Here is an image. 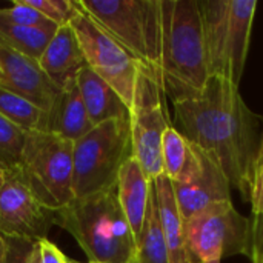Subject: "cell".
<instances>
[{
    "label": "cell",
    "instance_id": "obj_1",
    "mask_svg": "<svg viewBox=\"0 0 263 263\" xmlns=\"http://www.w3.org/2000/svg\"><path fill=\"white\" fill-rule=\"evenodd\" d=\"M174 128L208 154L223 171L231 188L250 199L251 171L259 146V123L239 86L210 77L194 96L174 100Z\"/></svg>",
    "mask_w": 263,
    "mask_h": 263
},
{
    "label": "cell",
    "instance_id": "obj_2",
    "mask_svg": "<svg viewBox=\"0 0 263 263\" xmlns=\"http://www.w3.org/2000/svg\"><path fill=\"white\" fill-rule=\"evenodd\" d=\"M199 0H160L159 80L165 96L180 100L210 79Z\"/></svg>",
    "mask_w": 263,
    "mask_h": 263
},
{
    "label": "cell",
    "instance_id": "obj_3",
    "mask_svg": "<svg viewBox=\"0 0 263 263\" xmlns=\"http://www.w3.org/2000/svg\"><path fill=\"white\" fill-rule=\"evenodd\" d=\"M51 214L54 225L77 240L89 263L136 260V237L120 206L117 185L92 196L72 199Z\"/></svg>",
    "mask_w": 263,
    "mask_h": 263
},
{
    "label": "cell",
    "instance_id": "obj_4",
    "mask_svg": "<svg viewBox=\"0 0 263 263\" xmlns=\"http://www.w3.org/2000/svg\"><path fill=\"white\" fill-rule=\"evenodd\" d=\"M210 76L240 85L248 59L256 0L199 2Z\"/></svg>",
    "mask_w": 263,
    "mask_h": 263
},
{
    "label": "cell",
    "instance_id": "obj_5",
    "mask_svg": "<svg viewBox=\"0 0 263 263\" xmlns=\"http://www.w3.org/2000/svg\"><path fill=\"white\" fill-rule=\"evenodd\" d=\"M134 154L129 117L94 126L72 143L74 199L114 188L122 166Z\"/></svg>",
    "mask_w": 263,
    "mask_h": 263
},
{
    "label": "cell",
    "instance_id": "obj_6",
    "mask_svg": "<svg viewBox=\"0 0 263 263\" xmlns=\"http://www.w3.org/2000/svg\"><path fill=\"white\" fill-rule=\"evenodd\" d=\"M77 2L100 28L159 79L160 0Z\"/></svg>",
    "mask_w": 263,
    "mask_h": 263
},
{
    "label": "cell",
    "instance_id": "obj_7",
    "mask_svg": "<svg viewBox=\"0 0 263 263\" xmlns=\"http://www.w3.org/2000/svg\"><path fill=\"white\" fill-rule=\"evenodd\" d=\"M18 166L48 211L63 208L74 199L72 142L42 131H28Z\"/></svg>",
    "mask_w": 263,
    "mask_h": 263
},
{
    "label": "cell",
    "instance_id": "obj_8",
    "mask_svg": "<svg viewBox=\"0 0 263 263\" xmlns=\"http://www.w3.org/2000/svg\"><path fill=\"white\" fill-rule=\"evenodd\" d=\"M185 223V240L194 263L222 262L225 256L250 251V217L242 216L231 200L214 203Z\"/></svg>",
    "mask_w": 263,
    "mask_h": 263
},
{
    "label": "cell",
    "instance_id": "obj_9",
    "mask_svg": "<svg viewBox=\"0 0 263 263\" xmlns=\"http://www.w3.org/2000/svg\"><path fill=\"white\" fill-rule=\"evenodd\" d=\"M134 159L149 180L163 176L162 140L171 126L166 112L165 92L159 79L145 66L140 68L133 106L129 109Z\"/></svg>",
    "mask_w": 263,
    "mask_h": 263
},
{
    "label": "cell",
    "instance_id": "obj_10",
    "mask_svg": "<svg viewBox=\"0 0 263 263\" xmlns=\"http://www.w3.org/2000/svg\"><path fill=\"white\" fill-rule=\"evenodd\" d=\"M71 18V26L76 31L86 66L103 79L131 109L136 85L142 65L103 28H100L79 5Z\"/></svg>",
    "mask_w": 263,
    "mask_h": 263
},
{
    "label": "cell",
    "instance_id": "obj_11",
    "mask_svg": "<svg viewBox=\"0 0 263 263\" xmlns=\"http://www.w3.org/2000/svg\"><path fill=\"white\" fill-rule=\"evenodd\" d=\"M52 214L31 191L20 166L3 170L0 185V234L37 242L48 239Z\"/></svg>",
    "mask_w": 263,
    "mask_h": 263
},
{
    "label": "cell",
    "instance_id": "obj_12",
    "mask_svg": "<svg viewBox=\"0 0 263 263\" xmlns=\"http://www.w3.org/2000/svg\"><path fill=\"white\" fill-rule=\"evenodd\" d=\"M0 86L26 99L43 112L48 111L60 88L45 74L39 60L0 43Z\"/></svg>",
    "mask_w": 263,
    "mask_h": 263
},
{
    "label": "cell",
    "instance_id": "obj_13",
    "mask_svg": "<svg viewBox=\"0 0 263 263\" xmlns=\"http://www.w3.org/2000/svg\"><path fill=\"white\" fill-rule=\"evenodd\" d=\"M173 191L183 222L214 203L231 200L228 179L219 165L205 153L199 176L188 183H173Z\"/></svg>",
    "mask_w": 263,
    "mask_h": 263
},
{
    "label": "cell",
    "instance_id": "obj_14",
    "mask_svg": "<svg viewBox=\"0 0 263 263\" xmlns=\"http://www.w3.org/2000/svg\"><path fill=\"white\" fill-rule=\"evenodd\" d=\"M92 128L80 97L77 79H74L60 88L51 108L43 112L37 131L54 134L74 143Z\"/></svg>",
    "mask_w": 263,
    "mask_h": 263
},
{
    "label": "cell",
    "instance_id": "obj_15",
    "mask_svg": "<svg viewBox=\"0 0 263 263\" xmlns=\"http://www.w3.org/2000/svg\"><path fill=\"white\" fill-rule=\"evenodd\" d=\"M39 63L45 74L59 88L69 80L77 79L79 72L86 68L85 54L71 23L57 28L42 57L39 59Z\"/></svg>",
    "mask_w": 263,
    "mask_h": 263
},
{
    "label": "cell",
    "instance_id": "obj_16",
    "mask_svg": "<svg viewBox=\"0 0 263 263\" xmlns=\"http://www.w3.org/2000/svg\"><path fill=\"white\" fill-rule=\"evenodd\" d=\"M151 188H153V180L148 179L140 163L134 157H131L119 173L117 196L123 214L136 237V242L145 223Z\"/></svg>",
    "mask_w": 263,
    "mask_h": 263
},
{
    "label": "cell",
    "instance_id": "obj_17",
    "mask_svg": "<svg viewBox=\"0 0 263 263\" xmlns=\"http://www.w3.org/2000/svg\"><path fill=\"white\" fill-rule=\"evenodd\" d=\"M77 86L92 126L112 119L129 117V109L119 94L88 66L79 72Z\"/></svg>",
    "mask_w": 263,
    "mask_h": 263
},
{
    "label": "cell",
    "instance_id": "obj_18",
    "mask_svg": "<svg viewBox=\"0 0 263 263\" xmlns=\"http://www.w3.org/2000/svg\"><path fill=\"white\" fill-rule=\"evenodd\" d=\"M153 186L156 191L157 210L168 248L170 263H194L186 248L185 223L174 197L173 183L165 176H160L153 180Z\"/></svg>",
    "mask_w": 263,
    "mask_h": 263
},
{
    "label": "cell",
    "instance_id": "obj_19",
    "mask_svg": "<svg viewBox=\"0 0 263 263\" xmlns=\"http://www.w3.org/2000/svg\"><path fill=\"white\" fill-rule=\"evenodd\" d=\"M203 153L186 140L173 125L165 131L162 140L163 176L171 183H188L202 171Z\"/></svg>",
    "mask_w": 263,
    "mask_h": 263
},
{
    "label": "cell",
    "instance_id": "obj_20",
    "mask_svg": "<svg viewBox=\"0 0 263 263\" xmlns=\"http://www.w3.org/2000/svg\"><path fill=\"white\" fill-rule=\"evenodd\" d=\"M136 263H170L168 248L160 225L154 186L151 188L145 223L136 242Z\"/></svg>",
    "mask_w": 263,
    "mask_h": 263
},
{
    "label": "cell",
    "instance_id": "obj_21",
    "mask_svg": "<svg viewBox=\"0 0 263 263\" xmlns=\"http://www.w3.org/2000/svg\"><path fill=\"white\" fill-rule=\"evenodd\" d=\"M54 32L55 31L15 26L0 22V43L34 60H39L42 57Z\"/></svg>",
    "mask_w": 263,
    "mask_h": 263
},
{
    "label": "cell",
    "instance_id": "obj_22",
    "mask_svg": "<svg viewBox=\"0 0 263 263\" xmlns=\"http://www.w3.org/2000/svg\"><path fill=\"white\" fill-rule=\"evenodd\" d=\"M0 116L28 133L39 129L43 111L26 99L0 86Z\"/></svg>",
    "mask_w": 263,
    "mask_h": 263
},
{
    "label": "cell",
    "instance_id": "obj_23",
    "mask_svg": "<svg viewBox=\"0 0 263 263\" xmlns=\"http://www.w3.org/2000/svg\"><path fill=\"white\" fill-rule=\"evenodd\" d=\"M26 133L0 116V166L9 170L20 165Z\"/></svg>",
    "mask_w": 263,
    "mask_h": 263
},
{
    "label": "cell",
    "instance_id": "obj_24",
    "mask_svg": "<svg viewBox=\"0 0 263 263\" xmlns=\"http://www.w3.org/2000/svg\"><path fill=\"white\" fill-rule=\"evenodd\" d=\"M0 22L15 26H29L48 31H57L59 28L37 9L29 6L25 0H15L9 8H0Z\"/></svg>",
    "mask_w": 263,
    "mask_h": 263
},
{
    "label": "cell",
    "instance_id": "obj_25",
    "mask_svg": "<svg viewBox=\"0 0 263 263\" xmlns=\"http://www.w3.org/2000/svg\"><path fill=\"white\" fill-rule=\"evenodd\" d=\"M25 2L57 26L69 23L77 11L76 0L74 2L71 0H25Z\"/></svg>",
    "mask_w": 263,
    "mask_h": 263
},
{
    "label": "cell",
    "instance_id": "obj_26",
    "mask_svg": "<svg viewBox=\"0 0 263 263\" xmlns=\"http://www.w3.org/2000/svg\"><path fill=\"white\" fill-rule=\"evenodd\" d=\"M248 203L251 206V214H263V134L259 139V146L253 163Z\"/></svg>",
    "mask_w": 263,
    "mask_h": 263
},
{
    "label": "cell",
    "instance_id": "obj_27",
    "mask_svg": "<svg viewBox=\"0 0 263 263\" xmlns=\"http://www.w3.org/2000/svg\"><path fill=\"white\" fill-rule=\"evenodd\" d=\"M66 256L52 243L49 239H42L34 242L31 263H65Z\"/></svg>",
    "mask_w": 263,
    "mask_h": 263
},
{
    "label": "cell",
    "instance_id": "obj_28",
    "mask_svg": "<svg viewBox=\"0 0 263 263\" xmlns=\"http://www.w3.org/2000/svg\"><path fill=\"white\" fill-rule=\"evenodd\" d=\"M251 236H250V251L248 256L251 263H263V214L250 217Z\"/></svg>",
    "mask_w": 263,
    "mask_h": 263
},
{
    "label": "cell",
    "instance_id": "obj_29",
    "mask_svg": "<svg viewBox=\"0 0 263 263\" xmlns=\"http://www.w3.org/2000/svg\"><path fill=\"white\" fill-rule=\"evenodd\" d=\"M5 240H6V256L3 263H31L34 242L23 240V239H11V237H5Z\"/></svg>",
    "mask_w": 263,
    "mask_h": 263
},
{
    "label": "cell",
    "instance_id": "obj_30",
    "mask_svg": "<svg viewBox=\"0 0 263 263\" xmlns=\"http://www.w3.org/2000/svg\"><path fill=\"white\" fill-rule=\"evenodd\" d=\"M5 256H6V240L0 234V263L5 262Z\"/></svg>",
    "mask_w": 263,
    "mask_h": 263
},
{
    "label": "cell",
    "instance_id": "obj_31",
    "mask_svg": "<svg viewBox=\"0 0 263 263\" xmlns=\"http://www.w3.org/2000/svg\"><path fill=\"white\" fill-rule=\"evenodd\" d=\"M2 180H3V168L0 166V185H2Z\"/></svg>",
    "mask_w": 263,
    "mask_h": 263
},
{
    "label": "cell",
    "instance_id": "obj_32",
    "mask_svg": "<svg viewBox=\"0 0 263 263\" xmlns=\"http://www.w3.org/2000/svg\"><path fill=\"white\" fill-rule=\"evenodd\" d=\"M65 263H80V262H74V260H71V259H66V262Z\"/></svg>",
    "mask_w": 263,
    "mask_h": 263
},
{
    "label": "cell",
    "instance_id": "obj_33",
    "mask_svg": "<svg viewBox=\"0 0 263 263\" xmlns=\"http://www.w3.org/2000/svg\"><path fill=\"white\" fill-rule=\"evenodd\" d=\"M208 263H220V262H208Z\"/></svg>",
    "mask_w": 263,
    "mask_h": 263
},
{
    "label": "cell",
    "instance_id": "obj_34",
    "mask_svg": "<svg viewBox=\"0 0 263 263\" xmlns=\"http://www.w3.org/2000/svg\"><path fill=\"white\" fill-rule=\"evenodd\" d=\"M133 263H136V260H134V262H133Z\"/></svg>",
    "mask_w": 263,
    "mask_h": 263
}]
</instances>
